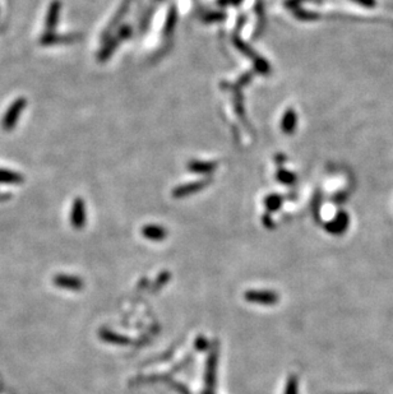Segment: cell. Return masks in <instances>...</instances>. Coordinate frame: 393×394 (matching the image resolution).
I'll return each instance as SVG.
<instances>
[{"instance_id":"obj_20","label":"cell","mask_w":393,"mask_h":394,"mask_svg":"<svg viewBox=\"0 0 393 394\" xmlns=\"http://www.w3.org/2000/svg\"><path fill=\"white\" fill-rule=\"evenodd\" d=\"M208 341L205 338V337H198L195 339V348L198 351H205V349L208 348Z\"/></svg>"},{"instance_id":"obj_12","label":"cell","mask_w":393,"mask_h":394,"mask_svg":"<svg viewBox=\"0 0 393 394\" xmlns=\"http://www.w3.org/2000/svg\"><path fill=\"white\" fill-rule=\"evenodd\" d=\"M189 169L194 172H202V174H208L216 169V164H208V162H191L189 165Z\"/></svg>"},{"instance_id":"obj_14","label":"cell","mask_w":393,"mask_h":394,"mask_svg":"<svg viewBox=\"0 0 393 394\" xmlns=\"http://www.w3.org/2000/svg\"><path fill=\"white\" fill-rule=\"evenodd\" d=\"M282 204V198L280 195H276V194H272V195H268L264 201V206L266 208L268 209V212H274L281 207Z\"/></svg>"},{"instance_id":"obj_4","label":"cell","mask_w":393,"mask_h":394,"mask_svg":"<svg viewBox=\"0 0 393 394\" xmlns=\"http://www.w3.org/2000/svg\"><path fill=\"white\" fill-rule=\"evenodd\" d=\"M87 213H86V204L83 199L77 198L73 201L72 209H70V225L77 230L85 227Z\"/></svg>"},{"instance_id":"obj_19","label":"cell","mask_w":393,"mask_h":394,"mask_svg":"<svg viewBox=\"0 0 393 394\" xmlns=\"http://www.w3.org/2000/svg\"><path fill=\"white\" fill-rule=\"evenodd\" d=\"M277 180L282 181V184H292V180H294V176H292L291 174H289V172L286 171H280L279 174H277Z\"/></svg>"},{"instance_id":"obj_9","label":"cell","mask_w":393,"mask_h":394,"mask_svg":"<svg viewBox=\"0 0 393 394\" xmlns=\"http://www.w3.org/2000/svg\"><path fill=\"white\" fill-rule=\"evenodd\" d=\"M75 36L69 34V36H61L56 34L55 32H46L40 37L41 45H54V44H64V43H73Z\"/></svg>"},{"instance_id":"obj_18","label":"cell","mask_w":393,"mask_h":394,"mask_svg":"<svg viewBox=\"0 0 393 394\" xmlns=\"http://www.w3.org/2000/svg\"><path fill=\"white\" fill-rule=\"evenodd\" d=\"M176 23V13H175V9H171L170 14H169V18L168 21H166V26H165V33L166 32H171L174 29V26H175Z\"/></svg>"},{"instance_id":"obj_24","label":"cell","mask_w":393,"mask_h":394,"mask_svg":"<svg viewBox=\"0 0 393 394\" xmlns=\"http://www.w3.org/2000/svg\"><path fill=\"white\" fill-rule=\"evenodd\" d=\"M7 198H9V195H4V194H3V195H2V194H0V201H2V199H3V201H4V199H7Z\"/></svg>"},{"instance_id":"obj_2","label":"cell","mask_w":393,"mask_h":394,"mask_svg":"<svg viewBox=\"0 0 393 394\" xmlns=\"http://www.w3.org/2000/svg\"><path fill=\"white\" fill-rule=\"evenodd\" d=\"M244 299L252 304L260 305H274L279 302L280 296L271 290H249L244 294Z\"/></svg>"},{"instance_id":"obj_10","label":"cell","mask_w":393,"mask_h":394,"mask_svg":"<svg viewBox=\"0 0 393 394\" xmlns=\"http://www.w3.org/2000/svg\"><path fill=\"white\" fill-rule=\"evenodd\" d=\"M207 184H208L207 181H198V183L188 184V185H181L174 190L173 195L175 196V198H183V196L190 195V194L195 193V191H198V190H201V189L205 188Z\"/></svg>"},{"instance_id":"obj_16","label":"cell","mask_w":393,"mask_h":394,"mask_svg":"<svg viewBox=\"0 0 393 394\" xmlns=\"http://www.w3.org/2000/svg\"><path fill=\"white\" fill-rule=\"evenodd\" d=\"M116 45H117V40L116 41L112 40V41H110V43H107L106 46H105V48L101 50V53L98 54V59H100L101 61H104L105 59L109 58V56L111 55L112 51H114V49L116 48Z\"/></svg>"},{"instance_id":"obj_8","label":"cell","mask_w":393,"mask_h":394,"mask_svg":"<svg viewBox=\"0 0 393 394\" xmlns=\"http://www.w3.org/2000/svg\"><path fill=\"white\" fill-rule=\"evenodd\" d=\"M142 235L152 241H161L168 236V231L161 226L147 225L142 228Z\"/></svg>"},{"instance_id":"obj_1","label":"cell","mask_w":393,"mask_h":394,"mask_svg":"<svg viewBox=\"0 0 393 394\" xmlns=\"http://www.w3.org/2000/svg\"><path fill=\"white\" fill-rule=\"evenodd\" d=\"M26 106L27 100L24 97H18L17 100H14V102L11 103V106L7 109L6 114H4L3 119H2V127H3L4 130L9 132V130L16 128L19 116L24 111Z\"/></svg>"},{"instance_id":"obj_22","label":"cell","mask_w":393,"mask_h":394,"mask_svg":"<svg viewBox=\"0 0 393 394\" xmlns=\"http://www.w3.org/2000/svg\"><path fill=\"white\" fill-rule=\"evenodd\" d=\"M130 33H132V29H130V27L129 26H125V27H123V28L119 31V37L120 38L128 37V36H129Z\"/></svg>"},{"instance_id":"obj_6","label":"cell","mask_w":393,"mask_h":394,"mask_svg":"<svg viewBox=\"0 0 393 394\" xmlns=\"http://www.w3.org/2000/svg\"><path fill=\"white\" fill-rule=\"evenodd\" d=\"M60 9L61 4L59 0H54L51 2V4L49 6L48 14H46V21H45V29L48 32H54V29L56 28L59 22V16H60Z\"/></svg>"},{"instance_id":"obj_3","label":"cell","mask_w":393,"mask_h":394,"mask_svg":"<svg viewBox=\"0 0 393 394\" xmlns=\"http://www.w3.org/2000/svg\"><path fill=\"white\" fill-rule=\"evenodd\" d=\"M218 364V343L215 342L211 348L210 356L207 359V365H206V385L212 389L216 384V371H217Z\"/></svg>"},{"instance_id":"obj_11","label":"cell","mask_w":393,"mask_h":394,"mask_svg":"<svg viewBox=\"0 0 393 394\" xmlns=\"http://www.w3.org/2000/svg\"><path fill=\"white\" fill-rule=\"evenodd\" d=\"M24 177L17 171H12L8 169L0 167V184H11V185H18L22 184Z\"/></svg>"},{"instance_id":"obj_7","label":"cell","mask_w":393,"mask_h":394,"mask_svg":"<svg viewBox=\"0 0 393 394\" xmlns=\"http://www.w3.org/2000/svg\"><path fill=\"white\" fill-rule=\"evenodd\" d=\"M98 337L100 339L106 343H111V344H119V346H124V344H128L130 342V339L125 336H120V334L115 333V332L110 331L107 328H102L100 329L98 332Z\"/></svg>"},{"instance_id":"obj_17","label":"cell","mask_w":393,"mask_h":394,"mask_svg":"<svg viewBox=\"0 0 393 394\" xmlns=\"http://www.w3.org/2000/svg\"><path fill=\"white\" fill-rule=\"evenodd\" d=\"M170 280V273L169 272H162L161 274L159 275V278L156 280V282H154V289L153 290H160L164 285H166L168 283V281Z\"/></svg>"},{"instance_id":"obj_13","label":"cell","mask_w":393,"mask_h":394,"mask_svg":"<svg viewBox=\"0 0 393 394\" xmlns=\"http://www.w3.org/2000/svg\"><path fill=\"white\" fill-rule=\"evenodd\" d=\"M295 114L292 110H287V112L285 114L284 119H282L281 128L285 133H291L292 129L295 127Z\"/></svg>"},{"instance_id":"obj_23","label":"cell","mask_w":393,"mask_h":394,"mask_svg":"<svg viewBox=\"0 0 393 394\" xmlns=\"http://www.w3.org/2000/svg\"><path fill=\"white\" fill-rule=\"evenodd\" d=\"M242 0H220L218 3L221 4V6H228V4H239Z\"/></svg>"},{"instance_id":"obj_15","label":"cell","mask_w":393,"mask_h":394,"mask_svg":"<svg viewBox=\"0 0 393 394\" xmlns=\"http://www.w3.org/2000/svg\"><path fill=\"white\" fill-rule=\"evenodd\" d=\"M284 394H298V379L295 375L289 376L287 379Z\"/></svg>"},{"instance_id":"obj_21","label":"cell","mask_w":393,"mask_h":394,"mask_svg":"<svg viewBox=\"0 0 393 394\" xmlns=\"http://www.w3.org/2000/svg\"><path fill=\"white\" fill-rule=\"evenodd\" d=\"M262 221H263V223H264V226H266V227H268V228H273L274 227L273 221H272V218L269 217L268 213L264 214L263 218H262Z\"/></svg>"},{"instance_id":"obj_25","label":"cell","mask_w":393,"mask_h":394,"mask_svg":"<svg viewBox=\"0 0 393 394\" xmlns=\"http://www.w3.org/2000/svg\"><path fill=\"white\" fill-rule=\"evenodd\" d=\"M203 394H212V393H210V391H207V393H203Z\"/></svg>"},{"instance_id":"obj_5","label":"cell","mask_w":393,"mask_h":394,"mask_svg":"<svg viewBox=\"0 0 393 394\" xmlns=\"http://www.w3.org/2000/svg\"><path fill=\"white\" fill-rule=\"evenodd\" d=\"M54 285L59 289L69 290V291H80L83 289V281L77 275H69V274H56L53 280Z\"/></svg>"}]
</instances>
